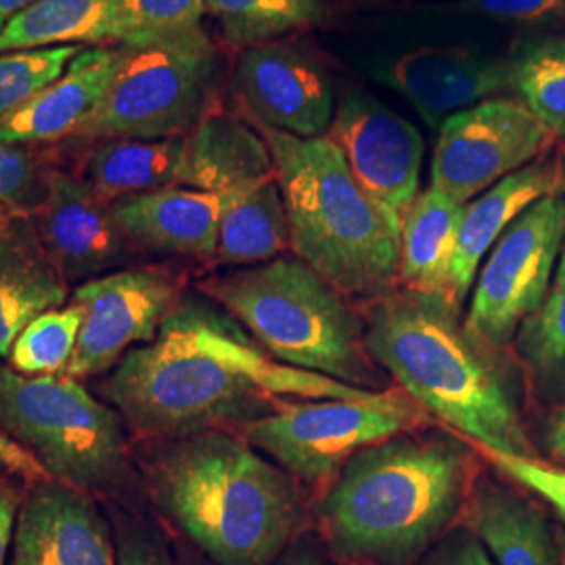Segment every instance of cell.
<instances>
[{
  "label": "cell",
  "mask_w": 565,
  "mask_h": 565,
  "mask_svg": "<svg viewBox=\"0 0 565 565\" xmlns=\"http://www.w3.org/2000/svg\"><path fill=\"white\" fill-rule=\"evenodd\" d=\"M34 2H39V0H0V32H2V28H4L9 21L13 20V18H18L21 11H25L28 7H32Z\"/></svg>",
  "instance_id": "obj_43"
},
{
  "label": "cell",
  "mask_w": 565,
  "mask_h": 565,
  "mask_svg": "<svg viewBox=\"0 0 565 565\" xmlns=\"http://www.w3.org/2000/svg\"><path fill=\"white\" fill-rule=\"evenodd\" d=\"M513 354L536 403L553 406L565 398V243L546 300L520 329Z\"/></svg>",
  "instance_id": "obj_28"
},
{
  "label": "cell",
  "mask_w": 565,
  "mask_h": 565,
  "mask_svg": "<svg viewBox=\"0 0 565 565\" xmlns=\"http://www.w3.org/2000/svg\"><path fill=\"white\" fill-rule=\"evenodd\" d=\"M231 90L249 120L300 139L324 137L333 121V84L323 63L294 42L243 49Z\"/></svg>",
  "instance_id": "obj_14"
},
{
  "label": "cell",
  "mask_w": 565,
  "mask_h": 565,
  "mask_svg": "<svg viewBox=\"0 0 565 565\" xmlns=\"http://www.w3.org/2000/svg\"><path fill=\"white\" fill-rule=\"evenodd\" d=\"M565 243V195H548L509 224L473 282L467 324L497 348H513L539 312Z\"/></svg>",
  "instance_id": "obj_10"
},
{
  "label": "cell",
  "mask_w": 565,
  "mask_h": 565,
  "mask_svg": "<svg viewBox=\"0 0 565 565\" xmlns=\"http://www.w3.org/2000/svg\"><path fill=\"white\" fill-rule=\"evenodd\" d=\"M9 565H118L114 527L93 494L34 482L20 503Z\"/></svg>",
  "instance_id": "obj_16"
},
{
  "label": "cell",
  "mask_w": 565,
  "mask_h": 565,
  "mask_svg": "<svg viewBox=\"0 0 565 565\" xmlns=\"http://www.w3.org/2000/svg\"><path fill=\"white\" fill-rule=\"evenodd\" d=\"M548 195H565V149L562 145L492 184L476 200L465 203L455 258L459 303L465 302L476 282L480 264L505 233L507 226L522 216L530 205Z\"/></svg>",
  "instance_id": "obj_18"
},
{
  "label": "cell",
  "mask_w": 565,
  "mask_h": 565,
  "mask_svg": "<svg viewBox=\"0 0 565 565\" xmlns=\"http://www.w3.org/2000/svg\"><path fill=\"white\" fill-rule=\"evenodd\" d=\"M249 121L273 153L296 256L350 300L371 303L396 291L401 231L366 198L335 142Z\"/></svg>",
  "instance_id": "obj_5"
},
{
  "label": "cell",
  "mask_w": 565,
  "mask_h": 565,
  "mask_svg": "<svg viewBox=\"0 0 565 565\" xmlns=\"http://www.w3.org/2000/svg\"><path fill=\"white\" fill-rule=\"evenodd\" d=\"M557 145L524 103L492 97L440 124L429 186L465 205Z\"/></svg>",
  "instance_id": "obj_11"
},
{
  "label": "cell",
  "mask_w": 565,
  "mask_h": 565,
  "mask_svg": "<svg viewBox=\"0 0 565 565\" xmlns=\"http://www.w3.org/2000/svg\"><path fill=\"white\" fill-rule=\"evenodd\" d=\"M141 440L202 431L242 434L282 403L233 363L216 335V306L182 298L156 342L132 348L102 382Z\"/></svg>",
  "instance_id": "obj_4"
},
{
  "label": "cell",
  "mask_w": 565,
  "mask_h": 565,
  "mask_svg": "<svg viewBox=\"0 0 565 565\" xmlns=\"http://www.w3.org/2000/svg\"><path fill=\"white\" fill-rule=\"evenodd\" d=\"M366 348L404 392L482 450L539 457L525 427V373L480 338L461 306L408 289L369 303Z\"/></svg>",
  "instance_id": "obj_2"
},
{
  "label": "cell",
  "mask_w": 565,
  "mask_h": 565,
  "mask_svg": "<svg viewBox=\"0 0 565 565\" xmlns=\"http://www.w3.org/2000/svg\"><path fill=\"white\" fill-rule=\"evenodd\" d=\"M275 565H338L329 555L323 541L312 534H300L291 545L282 551Z\"/></svg>",
  "instance_id": "obj_39"
},
{
  "label": "cell",
  "mask_w": 565,
  "mask_h": 565,
  "mask_svg": "<svg viewBox=\"0 0 565 565\" xmlns=\"http://www.w3.org/2000/svg\"><path fill=\"white\" fill-rule=\"evenodd\" d=\"M463 203L427 186L404 214L398 281L403 289L461 306L455 285V258Z\"/></svg>",
  "instance_id": "obj_23"
},
{
  "label": "cell",
  "mask_w": 565,
  "mask_h": 565,
  "mask_svg": "<svg viewBox=\"0 0 565 565\" xmlns=\"http://www.w3.org/2000/svg\"><path fill=\"white\" fill-rule=\"evenodd\" d=\"M268 177H275L273 153L247 118L214 107L186 135L181 186L221 195Z\"/></svg>",
  "instance_id": "obj_22"
},
{
  "label": "cell",
  "mask_w": 565,
  "mask_h": 565,
  "mask_svg": "<svg viewBox=\"0 0 565 565\" xmlns=\"http://www.w3.org/2000/svg\"><path fill=\"white\" fill-rule=\"evenodd\" d=\"M2 469H9V467L0 459V488H4V486H2ZM9 471H11V469H9Z\"/></svg>",
  "instance_id": "obj_46"
},
{
  "label": "cell",
  "mask_w": 565,
  "mask_h": 565,
  "mask_svg": "<svg viewBox=\"0 0 565 565\" xmlns=\"http://www.w3.org/2000/svg\"><path fill=\"white\" fill-rule=\"evenodd\" d=\"M53 170L28 147L0 145V203L20 218L36 216L46 200Z\"/></svg>",
  "instance_id": "obj_34"
},
{
  "label": "cell",
  "mask_w": 565,
  "mask_h": 565,
  "mask_svg": "<svg viewBox=\"0 0 565 565\" xmlns=\"http://www.w3.org/2000/svg\"><path fill=\"white\" fill-rule=\"evenodd\" d=\"M18 218L0 235V359H9L21 331L36 317L67 300V282L42 249L36 231Z\"/></svg>",
  "instance_id": "obj_24"
},
{
  "label": "cell",
  "mask_w": 565,
  "mask_h": 565,
  "mask_svg": "<svg viewBox=\"0 0 565 565\" xmlns=\"http://www.w3.org/2000/svg\"><path fill=\"white\" fill-rule=\"evenodd\" d=\"M478 448V446H476ZM482 459L492 465L501 476L509 478L511 482L527 492L543 499L546 505L553 507L557 515L565 522V467L548 463L539 457H515L494 450L478 448Z\"/></svg>",
  "instance_id": "obj_36"
},
{
  "label": "cell",
  "mask_w": 565,
  "mask_h": 565,
  "mask_svg": "<svg viewBox=\"0 0 565 565\" xmlns=\"http://www.w3.org/2000/svg\"><path fill=\"white\" fill-rule=\"evenodd\" d=\"M120 46L82 49L57 81L0 126V145H42L70 139L99 105L116 76Z\"/></svg>",
  "instance_id": "obj_20"
},
{
  "label": "cell",
  "mask_w": 565,
  "mask_h": 565,
  "mask_svg": "<svg viewBox=\"0 0 565 565\" xmlns=\"http://www.w3.org/2000/svg\"><path fill=\"white\" fill-rule=\"evenodd\" d=\"M36 235L65 282H86L128 268L141 252L103 200L78 174L53 170L36 214Z\"/></svg>",
  "instance_id": "obj_15"
},
{
  "label": "cell",
  "mask_w": 565,
  "mask_h": 565,
  "mask_svg": "<svg viewBox=\"0 0 565 565\" xmlns=\"http://www.w3.org/2000/svg\"><path fill=\"white\" fill-rule=\"evenodd\" d=\"M82 319V308L74 302L42 312L13 343L9 354L11 369L30 377L65 371L78 343Z\"/></svg>",
  "instance_id": "obj_32"
},
{
  "label": "cell",
  "mask_w": 565,
  "mask_h": 565,
  "mask_svg": "<svg viewBox=\"0 0 565 565\" xmlns=\"http://www.w3.org/2000/svg\"><path fill=\"white\" fill-rule=\"evenodd\" d=\"M380 78L401 93L431 128L509 90L505 57L469 49H415L385 65Z\"/></svg>",
  "instance_id": "obj_17"
},
{
  "label": "cell",
  "mask_w": 565,
  "mask_h": 565,
  "mask_svg": "<svg viewBox=\"0 0 565 565\" xmlns=\"http://www.w3.org/2000/svg\"><path fill=\"white\" fill-rule=\"evenodd\" d=\"M174 565H214L205 555H202L195 546L179 545L177 553H174Z\"/></svg>",
  "instance_id": "obj_44"
},
{
  "label": "cell",
  "mask_w": 565,
  "mask_h": 565,
  "mask_svg": "<svg viewBox=\"0 0 565 565\" xmlns=\"http://www.w3.org/2000/svg\"><path fill=\"white\" fill-rule=\"evenodd\" d=\"M124 235L145 252L207 260L216 254L221 195L166 186L111 202Z\"/></svg>",
  "instance_id": "obj_19"
},
{
  "label": "cell",
  "mask_w": 565,
  "mask_h": 565,
  "mask_svg": "<svg viewBox=\"0 0 565 565\" xmlns=\"http://www.w3.org/2000/svg\"><path fill=\"white\" fill-rule=\"evenodd\" d=\"M205 0H118L107 23V42L142 46L202 28Z\"/></svg>",
  "instance_id": "obj_31"
},
{
  "label": "cell",
  "mask_w": 565,
  "mask_h": 565,
  "mask_svg": "<svg viewBox=\"0 0 565 565\" xmlns=\"http://www.w3.org/2000/svg\"><path fill=\"white\" fill-rule=\"evenodd\" d=\"M15 214L4 205V203H0V235L11 226V224L15 223Z\"/></svg>",
  "instance_id": "obj_45"
},
{
  "label": "cell",
  "mask_w": 565,
  "mask_h": 565,
  "mask_svg": "<svg viewBox=\"0 0 565 565\" xmlns=\"http://www.w3.org/2000/svg\"><path fill=\"white\" fill-rule=\"evenodd\" d=\"M223 57L200 28L168 41L120 46L116 76L70 139H170L189 135L218 107Z\"/></svg>",
  "instance_id": "obj_8"
},
{
  "label": "cell",
  "mask_w": 565,
  "mask_h": 565,
  "mask_svg": "<svg viewBox=\"0 0 565 565\" xmlns=\"http://www.w3.org/2000/svg\"><path fill=\"white\" fill-rule=\"evenodd\" d=\"M18 511H20L18 494L9 488H0V565H7V559L11 555Z\"/></svg>",
  "instance_id": "obj_41"
},
{
  "label": "cell",
  "mask_w": 565,
  "mask_h": 565,
  "mask_svg": "<svg viewBox=\"0 0 565 565\" xmlns=\"http://www.w3.org/2000/svg\"><path fill=\"white\" fill-rule=\"evenodd\" d=\"M457 11L546 30L565 28V0H461Z\"/></svg>",
  "instance_id": "obj_37"
},
{
  "label": "cell",
  "mask_w": 565,
  "mask_h": 565,
  "mask_svg": "<svg viewBox=\"0 0 565 565\" xmlns=\"http://www.w3.org/2000/svg\"><path fill=\"white\" fill-rule=\"evenodd\" d=\"M287 249H291V233L275 177L221 193L216 263L254 266L277 260Z\"/></svg>",
  "instance_id": "obj_25"
},
{
  "label": "cell",
  "mask_w": 565,
  "mask_h": 565,
  "mask_svg": "<svg viewBox=\"0 0 565 565\" xmlns=\"http://www.w3.org/2000/svg\"><path fill=\"white\" fill-rule=\"evenodd\" d=\"M118 565H174V553L160 525L118 503L109 509Z\"/></svg>",
  "instance_id": "obj_35"
},
{
  "label": "cell",
  "mask_w": 565,
  "mask_h": 565,
  "mask_svg": "<svg viewBox=\"0 0 565 565\" xmlns=\"http://www.w3.org/2000/svg\"><path fill=\"white\" fill-rule=\"evenodd\" d=\"M184 147L186 135L156 141L90 142L78 177L107 202L166 186H181Z\"/></svg>",
  "instance_id": "obj_26"
},
{
  "label": "cell",
  "mask_w": 565,
  "mask_h": 565,
  "mask_svg": "<svg viewBox=\"0 0 565 565\" xmlns=\"http://www.w3.org/2000/svg\"><path fill=\"white\" fill-rule=\"evenodd\" d=\"M507 86L565 149V28L524 36L505 55Z\"/></svg>",
  "instance_id": "obj_27"
},
{
  "label": "cell",
  "mask_w": 565,
  "mask_h": 565,
  "mask_svg": "<svg viewBox=\"0 0 565 565\" xmlns=\"http://www.w3.org/2000/svg\"><path fill=\"white\" fill-rule=\"evenodd\" d=\"M342 151L354 181L390 223L403 228L404 214L419 195L424 139L394 109L364 95H348L327 130Z\"/></svg>",
  "instance_id": "obj_13"
},
{
  "label": "cell",
  "mask_w": 565,
  "mask_h": 565,
  "mask_svg": "<svg viewBox=\"0 0 565 565\" xmlns=\"http://www.w3.org/2000/svg\"><path fill=\"white\" fill-rule=\"evenodd\" d=\"M202 291L273 359L342 384L385 392L387 373L369 354L364 317L300 258L214 275L202 282Z\"/></svg>",
  "instance_id": "obj_6"
},
{
  "label": "cell",
  "mask_w": 565,
  "mask_h": 565,
  "mask_svg": "<svg viewBox=\"0 0 565 565\" xmlns=\"http://www.w3.org/2000/svg\"><path fill=\"white\" fill-rule=\"evenodd\" d=\"M153 503L214 565H275L303 530L302 486L239 434L145 440Z\"/></svg>",
  "instance_id": "obj_3"
},
{
  "label": "cell",
  "mask_w": 565,
  "mask_h": 565,
  "mask_svg": "<svg viewBox=\"0 0 565 565\" xmlns=\"http://www.w3.org/2000/svg\"><path fill=\"white\" fill-rule=\"evenodd\" d=\"M545 448L553 463L565 467V398L551 413L545 427Z\"/></svg>",
  "instance_id": "obj_42"
},
{
  "label": "cell",
  "mask_w": 565,
  "mask_h": 565,
  "mask_svg": "<svg viewBox=\"0 0 565 565\" xmlns=\"http://www.w3.org/2000/svg\"><path fill=\"white\" fill-rule=\"evenodd\" d=\"M205 13L237 49L281 41L329 18L324 0H205Z\"/></svg>",
  "instance_id": "obj_30"
},
{
  "label": "cell",
  "mask_w": 565,
  "mask_h": 565,
  "mask_svg": "<svg viewBox=\"0 0 565 565\" xmlns=\"http://www.w3.org/2000/svg\"><path fill=\"white\" fill-rule=\"evenodd\" d=\"M480 459L448 427H415L366 446L315 503L324 548L340 564H419L463 518Z\"/></svg>",
  "instance_id": "obj_1"
},
{
  "label": "cell",
  "mask_w": 565,
  "mask_h": 565,
  "mask_svg": "<svg viewBox=\"0 0 565 565\" xmlns=\"http://www.w3.org/2000/svg\"><path fill=\"white\" fill-rule=\"evenodd\" d=\"M417 565H497L471 527L457 524L431 546Z\"/></svg>",
  "instance_id": "obj_38"
},
{
  "label": "cell",
  "mask_w": 565,
  "mask_h": 565,
  "mask_svg": "<svg viewBox=\"0 0 565 565\" xmlns=\"http://www.w3.org/2000/svg\"><path fill=\"white\" fill-rule=\"evenodd\" d=\"M182 298L181 277L163 266H128L81 282L72 302L84 319L65 373L76 380L109 373L132 348L156 342Z\"/></svg>",
  "instance_id": "obj_12"
},
{
  "label": "cell",
  "mask_w": 565,
  "mask_h": 565,
  "mask_svg": "<svg viewBox=\"0 0 565 565\" xmlns=\"http://www.w3.org/2000/svg\"><path fill=\"white\" fill-rule=\"evenodd\" d=\"M425 419L404 390H385L364 398L289 401L239 436L298 484L323 490L356 452Z\"/></svg>",
  "instance_id": "obj_9"
},
{
  "label": "cell",
  "mask_w": 565,
  "mask_h": 565,
  "mask_svg": "<svg viewBox=\"0 0 565 565\" xmlns=\"http://www.w3.org/2000/svg\"><path fill=\"white\" fill-rule=\"evenodd\" d=\"M118 0H39L0 32V53L107 42V23Z\"/></svg>",
  "instance_id": "obj_29"
},
{
  "label": "cell",
  "mask_w": 565,
  "mask_h": 565,
  "mask_svg": "<svg viewBox=\"0 0 565 565\" xmlns=\"http://www.w3.org/2000/svg\"><path fill=\"white\" fill-rule=\"evenodd\" d=\"M78 53L76 44L0 53V126L57 81Z\"/></svg>",
  "instance_id": "obj_33"
},
{
  "label": "cell",
  "mask_w": 565,
  "mask_h": 565,
  "mask_svg": "<svg viewBox=\"0 0 565 565\" xmlns=\"http://www.w3.org/2000/svg\"><path fill=\"white\" fill-rule=\"evenodd\" d=\"M0 427L51 482L114 501L128 499L139 484L118 408L67 373L30 377L0 366Z\"/></svg>",
  "instance_id": "obj_7"
},
{
  "label": "cell",
  "mask_w": 565,
  "mask_h": 565,
  "mask_svg": "<svg viewBox=\"0 0 565 565\" xmlns=\"http://www.w3.org/2000/svg\"><path fill=\"white\" fill-rule=\"evenodd\" d=\"M465 525L497 565H562L553 530L518 488L480 473L465 507Z\"/></svg>",
  "instance_id": "obj_21"
},
{
  "label": "cell",
  "mask_w": 565,
  "mask_h": 565,
  "mask_svg": "<svg viewBox=\"0 0 565 565\" xmlns=\"http://www.w3.org/2000/svg\"><path fill=\"white\" fill-rule=\"evenodd\" d=\"M0 459L11 469V473H21L32 482H49L46 471L41 463L13 438L0 431Z\"/></svg>",
  "instance_id": "obj_40"
}]
</instances>
